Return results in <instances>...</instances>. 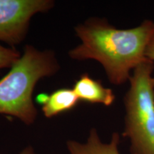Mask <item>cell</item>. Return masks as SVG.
<instances>
[{"instance_id":"3957f363","label":"cell","mask_w":154,"mask_h":154,"mask_svg":"<svg viewBox=\"0 0 154 154\" xmlns=\"http://www.w3.org/2000/svg\"><path fill=\"white\" fill-rule=\"evenodd\" d=\"M153 62L146 59L133 71L124 96L123 136L130 140V154H154Z\"/></svg>"},{"instance_id":"52a82bcc","label":"cell","mask_w":154,"mask_h":154,"mask_svg":"<svg viewBox=\"0 0 154 154\" xmlns=\"http://www.w3.org/2000/svg\"><path fill=\"white\" fill-rule=\"evenodd\" d=\"M42 112L47 118H52L66 111L72 110L79 101L73 88H59L49 94L42 95L39 99Z\"/></svg>"},{"instance_id":"30bf717a","label":"cell","mask_w":154,"mask_h":154,"mask_svg":"<svg viewBox=\"0 0 154 154\" xmlns=\"http://www.w3.org/2000/svg\"><path fill=\"white\" fill-rule=\"evenodd\" d=\"M19 154H36V153L32 146H27Z\"/></svg>"},{"instance_id":"9c48e42d","label":"cell","mask_w":154,"mask_h":154,"mask_svg":"<svg viewBox=\"0 0 154 154\" xmlns=\"http://www.w3.org/2000/svg\"><path fill=\"white\" fill-rule=\"evenodd\" d=\"M145 56L146 59H149V60L154 62V35L153 38H151V41H150L147 48H146ZM152 81H153V84L154 85V77H153Z\"/></svg>"},{"instance_id":"5b68a950","label":"cell","mask_w":154,"mask_h":154,"mask_svg":"<svg viewBox=\"0 0 154 154\" xmlns=\"http://www.w3.org/2000/svg\"><path fill=\"white\" fill-rule=\"evenodd\" d=\"M79 101L91 103H101L110 106L115 101L113 90L106 88L100 81L94 79L89 75L84 74L75 82L73 88Z\"/></svg>"},{"instance_id":"6da1fadb","label":"cell","mask_w":154,"mask_h":154,"mask_svg":"<svg viewBox=\"0 0 154 154\" xmlns=\"http://www.w3.org/2000/svg\"><path fill=\"white\" fill-rule=\"evenodd\" d=\"M75 32L81 44L69 51L71 59L97 61L109 82L121 85L146 59V48L154 35V22L146 19L134 28L119 29L104 19L94 17L76 26Z\"/></svg>"},{"instance_id":"7a4b0ae2","label":"cell","mask_w":154,"mask_h":154,"mask_svg":"<svg viewBox=\"0 0 154 154\" xmlns=\"http://www.w3.org/2000/svg\"><path fill=\"white\" fill-rule=\"evenodd\" d=\"M59 63L52 50L25 46L21 57L0 79V114L11 116L26 125L33 124L37 110L32 96L36 84L54 75Z\"/></svg>"},{"instance_id":"277c9868","label":"cell","mask_w":154,"mask_h":154,"mask_svg":"<svg viewBox=\"0 0 154 154\" xmlns=\"http://www.w3.org/2000/svg\"><path fill=\"white\" fill-rule=\"evenodd\" d=\"M54 5L51 0H0V42L14 47L26 37L31 19Z\"/></svg>"},{"instance_id":"8992f818","label":"cell","mask_w":154,"mask_h":154,"mask_svg":"<svg viewBox=\"0 0 154 154\" xmlns=\"http://www.w3.org/2000/svg\"><path fill=\"white\" fill-rule=\"evenodd\" d=\"M120 136L113 133L109 143H103L100 139L97 130L91 128L85 143H80L74 140L66 142V148L69 154H120L119 146Z\"/></svg>"},{"instance_id":"ba28073f","label":"cell","mask_w":154,"mask_h":154,"mask_svg":"<svg viewBox=\"0 0 154 154\" xmlns=\"http://www.w3.org/2000/svg\"><path fill=\"white\" fill-rule=\"evenodd\" d=\"M21 55L14 48L5 47L0 44V69L11 68Z\"/></svg>"}]
</instances>
